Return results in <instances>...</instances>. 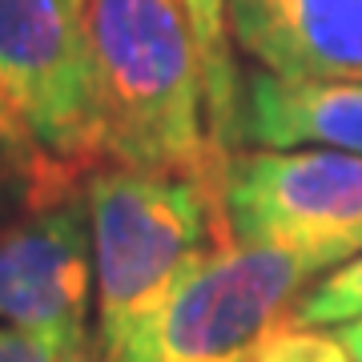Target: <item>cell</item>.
Returning <instances> with one entry per match:
<instances>
[{
	"instance_id": "12",
	"label": "cell",
	"mask_w": 362,
	"mask_h": 362,
	"mask_svg": "<svg viewBox=\"0 0 362 362\" xmlns=\"http://www.w3.org/2000/svg\"><path fill=\"white\" fill-rule=\"evenodd\" d=\"M85 346V342H77ZM73 342L37 330H21V326H0V362H65L73 354Z\"/></svg>"
},
{
	"instance_id": "13",
	"label": "cell",
	"mask_w": 362,
	"mask_h": 362,
	"mask_svg": "<svg viewBox=\"0 0 362 362\" xmlns=\"http://www.w3.org/2000/svg\"><path fill=\"white\" fill-rule=\"evenodd\" d=\"M338 342H342V350H346L354 362H362V318H354V322H342L334 326Z\"/></svg>"
},
{
	"instance_id": "1",
	"label": "cell",
	"mask_w": 362,
	"mask_h": 362,
	"mask_svg": "<svg viewBox=\"0 0 362 362\" xmlns=\"http://www.w3.org/2000/svg\"><path fill=\"white\" fill-rule=\"evenodd\" d=\"M101 165L194 177L221 194L194 25L181 0H89L81 8Z\"/></svg>"
},
{
	"instance_id": "11",
	"label": "cell",
	"mask_w": 362,
	"mask_h": 362,
	"mask_svg": "<svg viewBox=\"0 0 362 362\" xmlns=\"http://www.w3.org/2000/svg\"><path fill=\"white\" fill-rule=\"evenodd\" d=\"M250 362H354L342 350L334 330L322 326H298L286 318L282 326H274L266 342L258 346V354Z\"/></svg>"
},
{
	"instance_id": "15",
	"label": "cell",
	"mask_w": 362,
	"mask_h": 362,
	"mask_svg": "<svg viewBox=\"0 0 362 362\" xmlns=\"http://www.w3.org/2000/svg\"><path fill=\"white\" fill-rule=\"evenodd\" d=\"M69 4H73V8H77V13H81V8H85V4H89V0H69Z\"/></svg>"
},
{
	"instance_id": "9",
	"label": "cell",
	"mask_w": 362,
	"mask_h": 362,
	"mask_svg": "<svg viewBox=\"0 0 362 362\" xmlns=\"http://www.w3.org/2000/svg\"><path fill=\"white\" fill-rule=\"evenodd\" d=\"M194 25V40L202 52V81H206L209 137L226 161L242 149V77L233 65V40L226 21V0H181Z\"/></svg>"
},
{
	"instance_id": "5",
	"label": "cell",
	"mask_w": 362,
	"mask_h": 362,
	"mask_svg": "<svg viewBox=\"0 0 362 362\" xmlns=\"http://www.w3.org/2000/svg\"><path fill=\"white\" fill-rule=\"evenodd\" d=\"M221 202L233 242L274 246L330 274L362 254V157L334 149H238Z\"/></svg>"
},
{
	"instance_id": "4",
	"label": "cell",
	"mask_w": 362,
	"mask_h": 362,
	"mask_svg": "<svg viewBox=\"0 0 362 362\" xmlns=\"http://www.w3.org/2000/svg\"><path fill=\"white\" fill-rule=\"evenodd\" d=\"M318 278L286 250L230 242L133 330L113 362H250Z\"/></svg>"
},
{
	"instance_id": "10",
	"label": "cell",
	"mask_w": 362,
	"mask_h": 362,
	"mask_svg": "<svg viewBox=\"0 0 362 362\" xmlns=\"http://www.w3.org/2000/svg\"><path fill=\"white\" fill-rule=\"evenodd\" d=\"M354 318H362V254L350 258L346 266L322 274L290 310V322L322 326V330H334Z\"/></svg>"
},
{
	"instance_id": "2",
	"label": "cell",
	"mask_w": 362,
	"mask_h": 362,
	"mask_svg": "<svg viewBox=\"0 0 362 362\" xmlns=\"http://www.w3.org/2000/svg\"><path fill=\"white\" fill-rule=\"evenodd\" d=\"M97 169L81 13L69 0H0V218L77 202Z\"/></svg>"
},
{
	"instance_id": "8",
	"label": "cell",
	"mask_w": 362,
	"mask_h": 362,
	"mask_svg": "<svg viewBox=\"0 0 362 362\" xmlns=\"http://www.w3.org/2000/svg\"><path fill=\"white\" fill-rule=\"evenodd\" d=\"M242 145L362 157V85L294 81L254 69L242 81Z\"/></svg>"
},
{
	"instance_id": "7",
	"label": "cell",
	"mask_w": 362,
	"mask_h": 362,
	"mask_svg": "<svg viewBox=\"0 0 362 362\" xmlns=\"http://www.w3.org/2000/svg\"><path fill=\"white\" fill-rule=\"evenodd\" d=\"M226 21L266 73L362 85V0H226Z\"/></svg>"
},
{
	"instance_id": "6",
	"label": "cell",
	"mask_w": 362,
	"mask_h": 362,
	"mask_svg": "<svg viewBox=\"0 0 362 362\" xmlns=\"http://www.w3.org/2000/svg\"><path fill=\"white\" fill-rule=\"evenodd\" d=\"M93 226L85 194L0 226V322L65 342H89Z\"/></svg>"
},
{
	"instance_id": "3",
	"label": "cell",
	"mask_w": 362,
	"mask_h": 362,
	"mask_svg": "<svg viewBox=\"0 0 362 362\" xmlns=\"http://www.w3.org/2000/svg\"><path fill=\"white\" fill-rule=\"evenodd\" d=\"M97 270L93 350L113 362L129 334L233 233L226 202L194 177L97 169L85 185Z\"/></svg>"
},
{
	"instance_id": "14",
	"label": "cell",
	"mask_w": 362,
	"mask_h": 362,
	"mask_svg": "<svg viewBox=\"0 0 362 362\" xmlns=\"http://www.w3.org/2000/svg\"><path fill=\"white\" fill-rule=\"evenodd\" d=\"M65 362H101V358H97V350H93V338L85 342V346H77V350H73V354H69Z\"/></svg>"
}]
</instances>
